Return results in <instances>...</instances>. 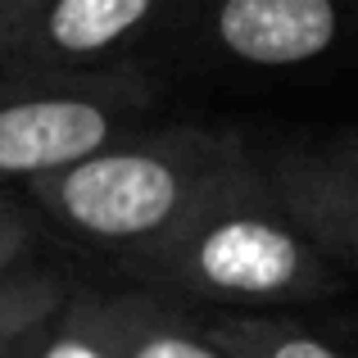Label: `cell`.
Returning <instances> with one entry per match:
<instances>
[{"label": "cell", "instance_id": "cell-8", "mask_svg": "<svg viewBox=\"0 0 358 358\" xmlns=\"http://www.w3.org/2000/svg\"><path fill=\"white\" fill-rule=\"evenodd\" d=\"M222 358H350L286 308H195Z\"/></svg>", "mask_w": 358, "mask_h": 358}, {"label": "cell", "instance_id": "cell-9", "mask_svg": "<svg viewBox=\"0 0 358 358\" xmlns=\"http://www.w3.org/2000/svg\"><path fill=\"white\" fill-rule=\"evenodd\" d=\"M78 281H69L50 263H14L0 272V358H14L23 350V341L59 313V304L73 295Z\"/></svg>", "mask_w": 358, "mask_h": 358}, {"label": "cell", "instance_id": "cell-6", "mask_svg": "<svg viewBox=\"0 0 358 358\" xmlns=\"http://www.w3.org/2000/svg\"><path fill=\"white\" fill-rule=\"evenodd\" d=\"M182 0H32L0 69H114L173 23Z\"/></svg>", "mask_w": 358, "mask_h": 358}, {"label": "cell", "instance_id": "cell-10", "mask_svg": "<svg viewBox=\"0 0 358 358\" xmlns=\"http://www.w3.org/2000/svg\"><path fill=\"white\" fill-rule=\"evenodd\" d=\"M14 358H118L105 308H100V290L73 286V295L59 304V313L45 317Z\"/></svg>", "mask_w": 358, "mask_h": 358}, {"label": "cell", "instance_id": "cell-5", "mask_svg": "<svg viewBox=\"0 0 358 358\" xmlns=\"http://www.w3.org/2000/svg\"><path fill=\"white\" fill-rule=\"evenodd\" d=\"M259 191L327 263H358V141L354 131L295 145H254Z\"/></svg>", "mask_w": 358, "mask_h": 358}, {"label": "cell", "instance_id": "cell-1", "mask_svg": "<svg viewBox=\"0 0 358 358\" xmlns=\"http://www.w3.org/2000/svg\"><path fill=\"white\" fill-rule=\"evenodd\" d=\"M250 173V141L231 127H131L64 173L23 186L36 222L105 259H131L177 231Z\"/></svg>", "mask_w": 358, "mask_h": 358}, {"label": "cell", "instance_id": "cell-7", "mask_svg": "<svg viewBox=\"0 0 358 358\" xmlns=\"http://www.w3.org/2000/svg\"><path fill=\"white\" fill-rule=\"evenodd\" d=\"M100 308H105L118 358H222L204 336L195 308L159 290H100Z\"/></svg>", "mask_w": 358, "mask_h": 358}, {"label": "cell", "instance_id": "cell-3", "mask_svg": "<svg viewBox=\"0 0 358 358\" xmlns=\"http://www.w3.org/2000/svg\"><path fill=\"white\" fill-rule=\"evenodd\" d=\"M159 87L136 64L114 69H0V186L23 191L122 131L145 127Z\"/></svg>", "mask_w": 358, "mask_h": 358}, {"label": "cell", "instance_id": "cell-2", "mask_svg": "<svg viewBox=\"0 0 358 358\" xmlns=\"http://www.w3.org/2000/svg\"><path fill=\"white\" fill-rule=\"evenodd\" d=\"M131 286L159 290L191 308H295L345 290L350 272L327 263L259 191L250 173L159 245L118 263Z\"/></svg>", "mask_w": 358, "mask_h": 358}, {"label": "cell", "instance_id": "cell-4", "mask_svg": "<svg viewBox=\"0 0 358 358\" xmlns=\"http://www.w3.org/2000/svg\"><path fill=\"white\" fill-rule=\"evenodd\" d=\"M168 27L200 59L241 73H290L341 45V0H182Z\"/></svg>", "mask_w": 358, "mask_h": 358}, {"label": "cell", "instance_id": "cell-11", "mask_svg": "<svg viewBox=\"0 0 358 358\" xmlns=\"http://www.w3.org/2000/svg\"><path fill=\"white\" fill-rule=\"evenodd\" d=\"M32 241H36V218L27 209V200L0 186V272L23 263L32 254Z\"/></svg>", "mask_w": 358, "mask_h": 358}, {"label": "cell", "instance_id": "cell-12", "mask_svg": "<svg viewBox=\"0 0 358 358\" xmlns=\"http://www.w3.org/2000/svg\"><path fill=\"white\" fill-rule=\"evenodd\" d=\"M27 9H32V0H0V50H5L9 36L18 32V23L27 18Z\"/></svg>", "mask_w": 358, "mask_h": 358}]
</instances>
